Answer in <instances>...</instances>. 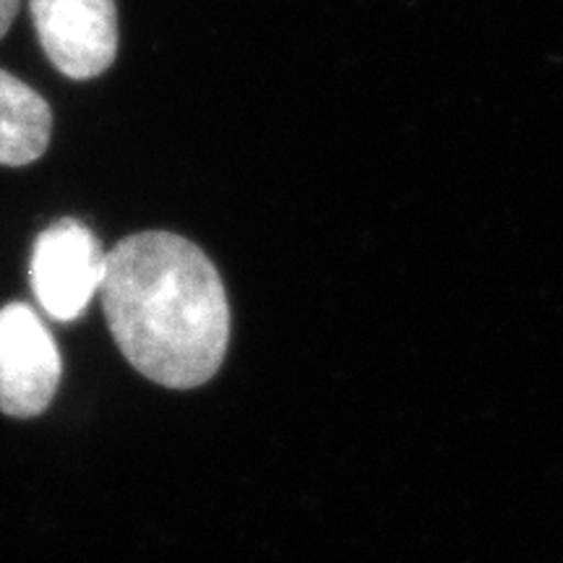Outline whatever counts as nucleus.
<instances>
[{"mask_svg": "<svg viewBox=\"0 0 563 563\" xmlns=\"http://www.w3.org/2000/svg\"><path fill=\"white\" fill-rule=\"evenodd\" d=\"M104 319L141 376L167 389L207 384L224 361L230 306L220 272L175 232H136L108 253Z\"/></svg>", "mask_w": 563, "mask_h": 563, "instance_id": "f257e3e1", "label": "nucleus"}, {"mask_svg": "<svg viewBox=\"0 0 563 563\" xmlns=\"http://www.w3.org/2000/svg\"><path fill=\"white\" fill-rule=\"evenodd\" d=\"M53 112L30 84L0 68V165L24 167L51 144Z\"/></svg>", "mask_w": 563, "mask_h": 563, "instance_id": "39448f33", "label": "nucleus"}, {"mask_svg": "<svg viewBox=\"0 0 563 563\" xmlns=\"http://www.w3.org/2000/svg\"><path fill=\"white\" fill-rule=\"evenodd\" d=\"M21 0H0V37L11 30L13 19H16Z\"/></svg>", "mask_w": 563, "mask_h": 563, "instance_id": "423d86ee", "label": "nucleus"}, {"mask_svg": "<svg viewBox=\"0 0 563 563\" xmlns=\"http://www.w3.org/2000/svg\"><path fill=\"white\" fill-rule=\"evenodd\" d=\"M34 30L63 76L87 81L104 74L118 55L115 0H30Z\"/></svg>", "mask_w": 563, "mask_h": 563, "instance_id": "20e7f679", "label": "nucleus"}, {"mask_svg": "<svg viewBox=\"0 0 563 563\" xmlns=\"http://www.w3.org/2000/svg\"><path fill=\"white\" fill-rule=\"evenodd\" d=\"M63 376L51 329L26 302L0 308V410L34 418L53 402Z\"/></svg>", "mask_w": 563, "mask_h": 563, "instance_id": "7ed1b4c3", "label": "nucleus"}, {"mask_svg": "<svg viewBox=\"0 0 563 563\" xmlns=\"http://www.w3.org/2000/svg\"><path fill=\"white\" fill-rule=\"evenodd\" d=\"M108 253L87 224L58 220L37 235L30 279L42 311L55 321H74L102 290Z\"/></svg>", "mask_w": 563, "mask_h": 563, "instance_id": "f03ea898", "label": "nucleus"}]
</instances>
